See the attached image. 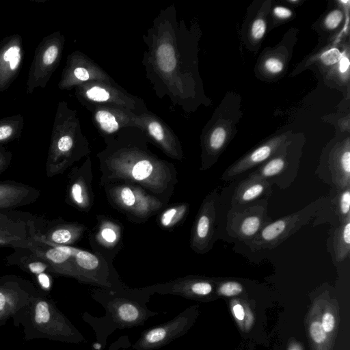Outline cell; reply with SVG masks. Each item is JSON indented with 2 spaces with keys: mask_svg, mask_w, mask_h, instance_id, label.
Wrapping results in <instances>:
<instances>
[{
  "mask_svg": "<svg viewBox=\"0 0 350 350\" xmlns=\"http://www.w3.org/2000/svg\"><path fill=\"white\" fill-rule=\"evenodd\" d=\"M100 185H137L167 203L178 183L173 165L145 154L124 153L100 160Z\"/></svg>",
  "mask_w": 350,
  "mask_h": 350,
  "instance_id": "6da1fadb",
  "label": "cell"
},
{
  "mask_svg": "<svg viewBox=\"0 0 350 350\" xmlns=\"http://www.w3.org/2000/svg\"><path fill=\"white\" fill-rule=\"evenodd\" d=\"M103 186L111 206L133 221H146L167 204L137 185L115 183Z\"/></svg>",
  "mask_w": 350,
  "mask_h": 350,
  "instance_id": "7a4b0ae2",
  "label": "cell"
},
{
  "mask_svg": "<svg viewBox=\"0 0 350 350\" xmlns=\"http://www.w3.org/2000/svg\"><path fill=\"white\" fill-rule=\"evenodd\" d=\"M325 202L324 196L319 198L297 212L271 221L245 244L253 252L275 248L317 216Z\"/></svg>",
  "mask_w": 350,
  "mask_h": 350,
  "instance_id": "3957f363",
  "label": "cell"
},
{
  "mask_svg": "<svg viewBox=\"0 0 350 350\" xmlns=\"http://www.w3.org/2000/svg\"><path fill=\"white\" fill-rule=\"evenodd\" d=\"M66 129L64 103L59 104L55 115L46 162V174L52 178L64 173L78 159L75 137Z\"/></svg>",
  "mask_w": 350,
  "mask_h": 350,
  "instance_id": "277c9868",
  "label": "cell"
},
{
  "mask_svg": "<svg viewBox=\"0 0 350 350\" xmlns=\"http://www.w3.org/2000/svg\"><path fill=\"white\" fill-rule=\"evenodd\" d=\"M268 200H258L246 204L232 206L227 214L228 234L244 243L252 240L271 222L268 215Z\"/></svg>",
  "mask_w": 350,
  "mask_h": 350,
  "instance_id": "5b68a950",
  "label": "cell"
},
{
  "mask_svg": "<svg viewBox=\"0 0 350 350\" xmlns=\"http://www.w3.org/2000/svg\"><path fill=\"white\" fill-rule=\"evenodd\" d=\"M63 45L59 32L44 37L34 51L26 83V92L32 94L38 88H44L58 65Z\"/></svg>",
  "mask_w": 350,
  "mask_h": 350,
  "instance_id": "8992f818",
  "label": "cell"
},
{
  "mask_svg": "<svg viewBox=\"0 0 350 350\" xmlns=\"http://www.w3.org/2000/svg\"><path fill=\"white\" fill-rule=\"evenodd\" d=\"M44 221L28 212L0 211V247H28L34 234Z\"/></svg>",
  "mask_w": 350,
  "mask_h": 350,
  "instance_id": "52a82bcc",
  "label": "cell"
},
{
  "mask_svg": "<svg viewBox=\"0 0 350 350\" xmlns=\"http://www.w3.org/2000/svg\"><path fill=\"white\" fill-rule=\"evenodd\" d=\"M218 206L219 194L214 189L204 198L193 225L190 247L197 254H204L213 247Z\"/></svg>",
  "mask_w": 350,
  "mask_h": 350,
  "instance_id": "ba28073f",
  "label": "cell"
},
{
  "mask_svg": "<svg viewBox=\"0 0 350 350\" xmlns=\"http://www.w3.org/2000/svg\"><path fill=\"white\" fill-rule=\"evenodd\" d=\"M286 142L267 161L250 173L258 175L271 186L281 189L288 188L295 180L299 167V157L293 156L287 150Z\"/></svg>",
  "mask_w": 350,
  "mask_h": 350,
  "instance_id": "9c48e42d",
  "label": "cell"
},
{
  "mask_svg": "<svg viewBox=\"0 0 350 350\" xmlns=\"http://www.w3.org/2000/svg\"><path fill=\"white\" fill-rule=\"evenodd\" d=\"M23 38L14 33L0 42V93L8 90L17 78L24 59Z\"/></svg>",
  "mask_w": 350,
  "mask_h": 350,
  "instance_id": "30bf717a",
  "label": "cell"
},
{
  "mask_svg": "<svg viewBox=\"0 0 350 350\" xmlns=\"http://www.w3.org/2000/svg\"><path fill=\"white\" fill-rule=\"evenodd\" d=\"M318 176L336 190L350 187V149L347 140L329 157L325 165L316 170Z\"/></svg>",
  "mask_w": 350,
  "mask_h": 350,
  "instance_id": "8fae6325",
  "label": "cell"
},
{
  "mask_svg": "<svg viewBox=\"0 0 350 350\" xmlns=\"http://www.w3.org/2000/svg\"><path fill=\"white\" fill-rule=\"evenodd\" d=\"M286 139L287 135L283 134L269 139L230 165L224 172L221 180L224 181L234 180L241 174L258 167L273 156L286 142Z\"/></svg>",
  "mask_w": 350,
  "mask_h": 350,
  "instance_id": "7c38bea8",
  "label": "cell"
},
{
  "mask_svg": "<svg viewBox=\"0 0 350 350\" xmlns=\"http://www.w3.org/2000/svg\"><path fill=\"white\" fill-rule=\"evenodd\" d=\"M92 172L90 165L75 167L69 175L66 202L81 211L88 212L94 204Z\"/></svg>",
  "mask_w": 350,
  "mask_h": 350,
  "instance_id": "4fadbf2b",
  "label": "cell"
},
{
  "mask_svg": "<svg viewBox=\"0 0 350 350\" xmlns=\"http://www.w3.org/2000/svg\"><path fill=\"white\" fill-rule=\"evenodd\" d=\"M38 230L27 248L46 262L54 273L79 276L72 256L44 241L38 234Z\"/></svg>",
  "mask_w": 350,
  "mask_h": 350,
  "instance_id": "5bb4252c",
  "label": "cell"
},
{
  "mask_svg": "<svg viewBox=\"0 0 350 350\" xmlns=\"http://www.w3.org/2000/svg\"><path fill=\"white\" fill-rule=\"evenodd\" d=\"M40 191L23 183L0 181V211L16 209L38 200Z\"/></svg>",
  "mask_w": 350,
  "mask_h": 350,
  "instance_id": "9a60e30c",
  "label": "cell"
},
{
  "mask_svg": "<svg viewBox=\"0 0 350 350\" xmlns=\"http://www.w3.org/2000/svg\"><path fill=\"white\" fill-rule=\"evenodd\" d=\"M85 230L86 226L83 224L60 219L44 225L38 229V233L49 243L71 246L81 239Z\"/></svg>",
  "mask_w": 350,
  "mask_h": 350,
  "instance_id": "2e32d148",
  "label": "cell"
},
{
  "mask_svg": "<svg viewBox=\"0 0 350 350\" xmlns=\"http://www.w3.org/2000/svg\"><path fill=\"white\" fill-rule=\"evenodd\" d=\"M271 194V185L267 181L258 175L249 174L235 187L231 205H242L258 200H268Z\"/></svg>",
  "mask_w": 350,
  "mask_h": 350,
  "instance_id": "e0dca14e",
  "label": "cell"
},
{
  "mask_svg": "<svg viewBox=\"0 0 350 350\" xmlns=\"http://www.w3.org/2000/svg\"><path fill=\"white\" fill-rule=\"evenodd\" d=\"M6 257L5 262L9 265H16L21 269L39 277L48 273H53L50 265L27 247H17Z\"/></svg>",
  "mask_w": 350,
  "mask_h": 350,
  "instance_id": "ac0fdd59",
  "label": "cell"
},
{
  "mask_svg": "<svg viewBox=\"0 0 350 350\" xmlns=\"http://www.w3.org/2000/svg\"><path fill=\"white\" fill-rule=\"evenodd\" d=\"M335 260L342 262L350 254V219L340 224L335 230L333 238Z\"/></svg>",
  "mask_w": 350,
  "mask_h": 350,
  "instance_id": "d6986e66",
  "label": "cell"
},
{
  "mask_svg": "<svg viewBox=\"0 0 350 350\" xmlns=\"http://www.w3.org/2000/svg\"><path fill=\"white\" fill-rule=\"evenodd\" d=\"M95 239L96 243L107 249L114 248L120 241V229L118 225L102 217L95 234Z\"/></svg>",
  "mask_w": 350,
  "mask_h": 350,
  "instance_id": "ffe728a7",
  "label": "cell"
},
{
  "mask_svg": "<svg viewBox=\"0 0 350 350\" xmlns=\"http://www.w3.org/2000/svg\"><path fill=\"white\" fill-rule=\"evenodd\" d=\"M23 126L24 118L21 114L0 118V145L19 138Z\"/></svg>",
  "mask_w": 350,
  "mask_h": 350,
  "instance_id": "44dd1931",
  "label": "cell"
},
{
  "mask_svg": "<svg viewBox=\"0 0 350 350\" xmlns=\"http://www.w3.org/2000/svg\"><path fill=\"white\" fill-rule=\"evenodd\" d=\"M189 211V204L181 203L163 210L159 217L161 228L170 229L182 221Z\"/></svg>",
  "mask_w": 350,
  "mask_h": 350,
  "instance_id": "7402d4cb",
  "label": "cell"
},
{
  "mask_svg": "<svg viewBox=\"0 0 350 350\" xmlns=\"http://www.w3.org/2000/svg\"><path fill=\"white\" fill-rule=\"evenodd\" d=\"M336 191L337 193L333 199V203L334 212L341 224L350 219V187Z\"/></svg>",
  "mask_w": 350,
  "mask_h": 350,
  "instance_id": "603a6c76",
  "label": "cell"
},
{
  "mask_svg": "<svg viewBox=\"0 0 350 350\" xmlns=\"http://www.w3.org/2000/svg\"><path fill=\"white\" fill-rule=\"evenodd\" d=\"M95 118L101 129L107 133H111L118 129V123L115 117L107 111L100 110L97 111Z\"/></svg>",
  "mask_w": 350,
  "mask_h": 350,
  "instance_id": "cb8c5ba5",
  "label": "cell"
},
{
  "mask_svg": "<svg viewBox=\"0 0 350 350\" xmlns=\"http://www.w3.org/2000/svg\"><path fill=\"white\" fill-rule=\"evenodd\" d=\"M309 333L313 342L317 345L323 343L327 337V334L324 331L319 320L314 321L310 323Z\"/></svg>",
  "mask_w": 350,
  "mask_h": 350,
  "instance_id": "d4e9b609",
  "label": "cell"
},
{
  "mask_svg": "<svg viewBox=\"0 0 350 350\" xmlns=\"http://www.w3.org/2000/svg\"><path fill=\"white\" fill-rule=\"evenodd\" d=\"M243 289L241 283L236 281H226L220 284L218 292L221 295L230 297L240 294Z\"/></svg>",
  "mask_w": 350,
  "mask_h": 350,
  "instance_id": "484cf974",
  "label": "cell"
},
{
  "mask_svg": "<svg viewBox=\"0 0 350 350\" xmlns=\"http://www.w3.org/2000/svg\"><path fill=\"white\" fill-rule=\"evenodd\" d=\"M118 315L124 321L132 322L139 317V310L132 304H124L118 308Z\"/></svg>",
  "mask_w": 350,
  "mask_h": 350,
  "instance_id": "4316f807",
  "label": "cell"
},
{
  "mask_svg": "<svg viewBox=\"0 0 350 350\" xmlns=\"http://www.w3.org/2000/svg\"><path fill=\"white\" fill-rule=\"evenodd\" d=\"M87 97L97 102H104L109 99V94L105 89L99 87H93L86 91Z\"/></svg>",
  "mask_w": 350,
  "mask_h": 350,
  "instance_id": "83f0119b",
  "label": "cell"
},
{
  "mask_svg": "<svg viewBox=\"0 0 350 350\" xmlns=\"http://www.w3.org/2000/svg\"><path fill=\"white\" fill-rule=\"evenodd\" d=\"M191 290L196 295H206L212 291L213 286L207 281H196L191 284Z\"/></svg>",
  "mask_w": 350,
  "mask_h": 350,
  "instance_id": "f1b7e54d",
  "label": "cell"
},
{
  "mask_svg": "<svg viewBox=\"0 0 350 350\" xmlns=\"http://www.w3.org/2000/svg\"><path fill=\"white\" fill-rule=\"evenodd\" d=\"M342 17V13L340 10L332 11L325 18V26L329 29L336 28L340 23Z\"/></svg>",
  "mask_w": 350,
  "mask_h": 350,
  "instance_id": "f546056e",
  "label": "cell"
},
{
  "mask_svg": "<svg viewBox=\"0 0 350 350\" xmlns=\"http://www.w3.org/2000/svg\"><path fill=\"white\" fill-rule=\"evenodd\" d=\"M341 53L337 49H331L324 52L321 55V60L325 65H333L339 62Z\"/></svg>",
  "mask_w": 350,
  "mask_h": 350,
  "instance_id": "4dcf8cb0",
  "label": "cell"
},
{
  "mask_svg": "<svg viewBox=\"0 0 350 350\" xmlns=\"http://www.w3.org/2000/svg\"><path fill=\"white\" fill-rule=\"evenodd\" d=\"M266 31V23L262 18L255 20L252 26V36L255 40L262 38Z\"/></svg>",
  "mask_w": 350,
  "mask_h": 350,
  "instance_id": "1f68e13d",
  "label": "cell"
},
{
  "mask_svg": "<svg viewBox=\"0 0 350 350\" xmlns=\"http://www.w3.org/2000/svg\"><path fill=\"white\" fill-rule=\"evenodd\" d=\"M321 322V325H322V327H323L324 331L327 334H329V333L332 332V331L335 328V325H336L335 317L334 316V314L332 312H330L329 311L325 312L323 314Z\"/></svg>",
  "mask_w": 350,
  "mask_h": 350,
  "instance_id": "d6a6232c",
  "label": "cell"
},
{
  "mask_svg": "<svg viewBox=\"0 0 350 350\" xmlns=\"http://www.w3.org/2000/svg\"><path fill=\"white\" fill-rule=\"evenodd\" d=\"M12 154L3 146L0 145V174L10 165L12 161Z\"/></svg>",
  "mask_w": 350,
  "mask_h": 350,
  "instance_id": "836d02e7",
  "label": "cell"
},
{
  "mask_svg": "<svg viewBox=\"0 0 350 350\" xmlns=\"http://www.w3.org/2000/svg\"><path fill=\"white\" fill-rule=\"evenodd\" d=\"M166 336V331L163 328H155L150 330L146 336L148 342L153 344L161 341Z\"/></svg>",
  "mask_w": 350,
  "mask_h": 350,
  "instance_id": "e575fe53",
  "label": "cell"
},
{
  "mask_svg": "<svg viewBox=\"0 0 350 350\" xmlns=\"http://www.w3.org/2000/svg\"><path fill=\"white\" fill-rule=\"evenodd\" d=\"M265 67L269 72L272 74H277L283 70L284 65L280 59L271 57L265 61Z\"/></svg>",
  "mask_w": 350,
  "mask_h": 350,
  "instance_id": "d590c367",
  "label": "cell"
},
{
  "mask_svg": "<svg viewBox=\"0 0 350 350\" xmlns=\"http://www.w3.org/2000/svg\"><path fill=\"white\" fill-rule=\"evenodd\" d=\"M157 60L161 70L165 72H172L176 65L175 55Z\"/></svg>",
  "mask_w": 350,
  "mask_h": 350,
  "instance_id": "8d00e7d4",
  "label": "cell"
},
{
  "mask_svg": "<svg viewBox=\"0 0 350 350\" xmlns=\"http://www.w3.org/2000/svg\"><path fill=\"white\" fill-rule=\"evenodd\" d=\"M157 59H161L174 55L173 46L168 43L161 44L157 50Z\"/></svg>",
  "mask_w": 350,
  "mask_h": 350,
  "instance_id": "74e56055",
  "label": "cell"
},
{
  "mask_svg": "<svg viewBox=\"0 0 350 350\" xmlns=\"http://www.w3.org/2000/svg\"><path fill=\"white\" fill-rule=\"evenodd\" d=\"M150 134L157 141L163 142L164 133L161 126L157 122H152L148 125Z\"/></svg>",
  "mask_w": 350,
  "mask_h": 350,
  "instance_id": "f35d334b",
  "label": "cell"
},
{
  "mask_svg": "<svg viewBox=\"0 0 350 350\" xmlns=\"http://www.w3.org/2000/svg\"><path fill=\"white\" fill-rule=\"evenodd\" d=\"M73 76L80 81H87L89 77V73L88 70L82 67H77L72 70Z\"/></svg>",
  "mask_w": 350,
  "mask_h": 350,
  "instance_id": "ab89813d",
  "label": "cell"
},
{
  "mask_svg": "<svg viewBox=\"0 0 350 350\" xmlns=\"http://www.w3.org/2000/svg\"><path fill=\"white\" fill-rule=\"evenodd\" d=\"M273 12L277 17L283 19L291 17L292 14L291 10L282 6L275 7L273 10Z\"/></svg>",
  "mask_w": 350,
  "mask_h": 350,
  "instance_id": "60d3db41",
  "label": "cell"
},
{
  "mask_svg": "<svg viewBox=\"0 0 350 350\" xmlns=\"http://www.w3.org/2000/svg\"><path fill=\"white\" fill-rule=\"evenodd\" d=\"M349 66V60L345 54L341 55L339 59V70L342 73L347 72Z\"/></svg>",
  "mask_w": 350,
  "mask_h": 350,
  "instance_id": "b9f144b4",
  "label": "cell"
},
{
  "mask_svg": "<svg viewBox=\"0 0 350 350\" xmlns=\"http://www.w3.org/2000/svg\"><path fill=\"white\" fill-rule=\"evenodd\" d=\"M232 310H233V313H234L235 317L238 320L241 321L244 319L245 312H244V310L241 304H237L234 305Z\"/></svg>",
  "mask_w": 350,
  "mask_h": 350,
  "instance_id": "7bdbcfd3",
  "label": "cell"
},
{
  "mask_svg": "<svg viewBox=\"0 0 350 350\" xmlns=\"http://www.w3.org/2000/svg\"><path fill=\"white\" fill-rule=\"evenodd\" d=\"M293 350H295V349H293Z\"/></svg>",
  "mask_w": 350,
  "mask_h": 350,
  "instance_id": "ee69618b",
  "label": "cell"
}]
</instances>
